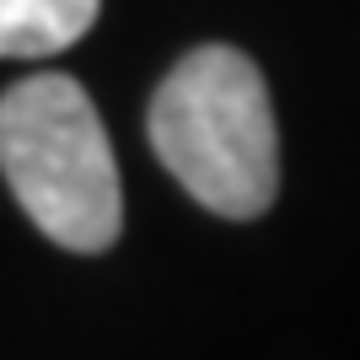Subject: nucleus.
<instances>
[{
  "instance_id": "1",
  "label": "nucleus",
  "mask_w": 360,
  "mask_h": 360,
  "mask_svg": "<svg viewBox=\"0 0 360 360\" xmlns=\"http://www.w3.org/2000/svg\"><path fill=\"white\" fill-rule=\"evenodd\" d=\"M150 150L162 167L226 221H258L280 194V124L242 49L205 44L183 54L150 97Z\"/></svg>"
},
{
  "instance_id": "2",
  "label": "nucleus",
  "mask_w": 360,
  "mask_h": 360,
  "mask_svg": "<svg viewBox=\"0 0 360 360\" xmlns=\"http://www.w3.org/2000/svg\"><path fill=\"white\" fill-rule=\"evenodd\" d=\"M0 172L49 242L108 253L124 231L119 162L75 75H27L0 97Z\"/></svg>"
},
{
  "instance_id": "3",
  "label": "nucleus",
  "mask_w": 360,
  "mask_h": 360,
  "mask_svg": "<svg viewBox=\"0 0 360 360\" xmlns=\"http://www.w3.org/2000/svg\"><path fill=\"white\" fill-rule=\"evenodd\" d=\"M103 0H0V60H44L81 44Z\"/></svg>"
}]
</instances>
